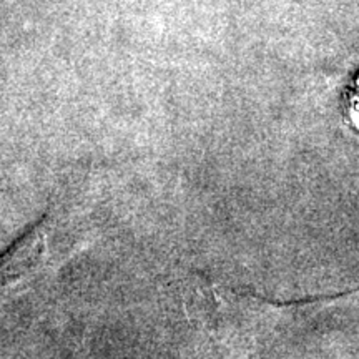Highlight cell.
<instances>
[{
  "mask_svg": "<svg viewBox=\"0 0 359 359\" xmlns=\"http://www.w3.org/2000/svg\"><path fill=\"white\" fill-rule=\"evenodd\" d=\"M348 111L351 116V122L354 127L359 130V79L354 82V87L351 88V95H349Z\"/></svg>",
  "mask_w": 359,
  "mask_h": 359,
  "instance_id": "2",
  "label": "cell"
},
{
  "mask_svg": "<svg viewBox=\"0 0 359 359\" xmlns=\"http://www.w3.org/2000/svg\"><path fill=\"white\" fill-rule=\"evenodd\" d=\"M55 233V218L45 215L0 253V303L27 293L53 266Z\"/></svg>",
  "mask_w": 359,
  "mask_h": 359,
  "instance_id": "1",
  "label": "cell"
}]
</instances>
